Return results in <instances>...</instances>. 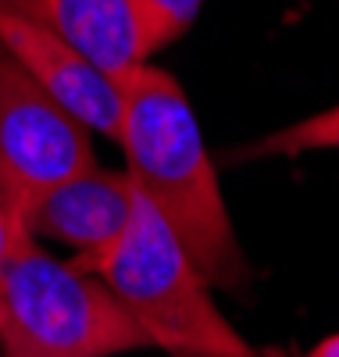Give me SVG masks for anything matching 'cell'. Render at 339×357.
<instances>
[{
    "mask_svg": "<svg viewBox=\"0 0 339 357\" xmlns=\"http://www.w3.org/2000/svg\"><path fill=\"white\" fill-rule=\"evenodd\" d=\"M136 4H140V15L146 25L150 54H153L186 33L197 11L204 8V0H136Z\"/></svg>",
    "mask_w": 339,
    "mask_h": 357,
    "instance_id": "9c48e42d",
    "label": "cell"
},
{
    "mask_svg": "<svg viewBox=\"0 0 339 357\" xmlns=\"http://www.w3.org/2000/svg\"><path fill=\"white\" fill-rule=\"evenodd\" d=\"M11 240H15V218L4 207V200H0V264H4V257L11 250Z\"/></svg>",
    "mask_w": 339,
    "mask_h": 357,
    "instance_id": "30bf717a",
    "label": "cell"
},
{
    "mask_svg": "<svg viewBox=\"0 0 339 357\" xmlns=\"http://www.w3.org/2000/svg\"><path fill=\"white\" fill-rule=\"evenodd\" d=\"M136 186L129 172L93 168L50 190L22 222L36 240H54L79 250V257L104 254L133 218Z\"/></svg>",
    "mask_w": 339,
    "mask_h": 357,
    "instance_id": "8992f818",
    "label": "cell"
},
{
    "mask_svg": "<svg viewBox=\"0 0 339 357\" xmlns=\"http://www.w3.org/2000/svg\"><path fill=\"white\" fill-rule=\"evenodd\" d=\"M0 47L36 79L47 97L75 114L89 132H100L118 143L121 118H126V93H121L118 75L93 65L50 29L4 8H0Z\"/></svg>",
    "mask_w": 339,
    "mask_h": 357,
    "instance_id": "5b68a950",
    "label": "cell"
},
{
    "mask_svg": "<svg viewBox=\"0 0 339 357\" xmlns=\"http://www.w3.org/2000/svg\"><path fill=\"white\" fill-rule=\"evenodd\" d=\"M121 93L126 118L118 146L126 151L129 178L207 282L239 286L246 261L182 86L158 65H140L121 75Z\"/></svg>",
    "mask_w": 339,
    "mask_h": 357,
    "instance_id": "6da1fadb",
    "label": "cell"
},
{
    "mask_svg": "<svg viewBox=\"0 0 339 357\" xmlns=\"http://www.w3.org/2000/svg\"><path fill=\"white\" fill-rule=\"evenodd\" d=\"M311 151H339V104L264 136L261 143H254L246 151V158H271V154L293 158V154H311Z\"/></svg>",
    "mask_w": 339,
    "mask_h": 357,
    "instance_id": "ba28073f",
    "label": "cell"
},
{
    "mask_svg": "<svg viewBox=\"0 0 339 357\" xmlns=\"http://www.w3.org/2000/svg\"><path fill=\"white\" fill-rule=\"evenodd\" d=\"M0 47V200L15 225L68 178L97 168L93 139Z\"/></svg>",
    "mask_w": 339,
    "mask_h": 357,
    "instance_id": "277c9868",
    "label": "cell"
},
{
    "mask_svg": "<svg viewBox=\"0 0 339 357\" xmlns=\"http://www.w3.org/2000/svg\"><path fill=\"white\" fill-rule=\"evenodd\" d=\"M0 8L50 29L118 79L146 65L150 43L136 0H0Z\"/></svg>",
    "mask_w": 339,
    "mask_h": 357,
    "instance_id": "52a82bcc",
    "label": "cell"
},
{
    "mask_svg": "<svg viewBox=\"0 0 339 357\" xmlns=\"http://www.w3.org/2000/svg\"><path fill=\"white\" fill-rule=\"evenodd\" d=\"M307 357H339V333H336V336H325Z\"/></svg>",
    "mask_w": 339,
    "mask_h": 357,
    "instance_id": "8fae6325",
    "label": "cell"
},
{
    "mask_svg": "<svg viewBox=\"0 0 339 357\" xmlns=\"http://www.w3.org/2000/svg\"><path fill=\"white\" fill-rule=\"evenodd\" d=\"M153 347L118 296L15 225L0 264V357H114Z\"/></svg>",
    "mask_w": 339,
    "mask_h": 357,
    "instance_id": "3957f363",
    "label": "cell"
},
{
    "mask_svg": "<svg viewBox=\"0 0 339 357\" xmlns=\"http://www.w3.org/2000/svg\"><path fill=\"white\" fill-rule=\"evenodd\" d=\"M72 261L93 272L140 321L150 343L172 357H257L214 307L200 268L140 190L126 232L104 254Z\"/></svg>",
    "mask_w": 339,
    "mask_h": 357,
    "instance_id": "7a4b0ae2",
    "label": "cell"
}]
</instances>
